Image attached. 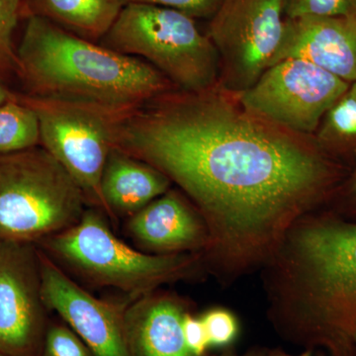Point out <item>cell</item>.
<instances>
[{
    "mask_svg": "<svg viewBox=\"0 0 356 356\" xmlns=\"http://www.w3.org/2000/svg\"><path fill=\"white\" fill-rule=\"evenodd\" d=\"M314 137L337 161L350 168L356 165V83L325 112Z\"/></svg>",
    "mask_w": 356,
    "mask_h": 356,
    "instance_id": "e0dca14e",
    "label": "cell"
},
{
    "mask_svg": "<svg viewBox=\"0 0 356 356\" xmlns=\"http://www.w3.org/2000/svg\"><path fill=\"white\" fill-rule=\"evenodd\" d=\"M355 346H356V332H355Z\"/></svg>",
    "mask_w": 356,
    "mask_h": 356,
    "instance_id": "f1b7e54d",
    "label": "cell"
},
{
    "mask_svg": "<svg viewBox=\"0 0 356 356\" xmlns=\"http://www.w3.org/2000/svg\"><path fill=\"white\" fill-rule=\"evenodd\" d=\"M188 303L156 290L126 306L125 325L132 356H194L185 343L184 320Z\"/></svg>",
    "mask_w": 356,
    "mask_h": 356,
    "instance_id": "5bb4252c",
    "label": "cell"
},
{
    "mask_svg": "<svg viewBox=\"0 0 356 356\" xmlns=\"http://www.w3.org/2000/svg\"><path fill=\"white\" fill-rule=\"evenodd\" d=\"M40 126L34 111L14 97L0 105V154L40 146Z\"/></svg>",
    "mask_w": 356,
    "mask_h": 356,
    "instance_id": "ac0fdd59",
    "label": "cell"
},
{
    "mask_svg": "<svg viewBox=\"0 0 356 356\" xmlns=\"http://www.w3.org/2000/svg\"><path fill=\"white\" fill-rule=\"evenodd\" d=\"M285 19L356 15V0H283Z\"/></svg>",
    "mask_w": 356,
    "mask_h": 356,
    "instance_id": "ffe728a7",
    "label": "cell"
},
{
    "mask_svg": "<svg viewBox=\"0 0 356 356\" xmlns=\"http://www.w3.org/2000/svg\"><path fill=\"white\" fill-rule=\"evenodd\" d=\"M210 348H226L240 334V323L235 314L225 307H213L200 316Z\"/></svg>",
    "mask_w": 356,
    "mask_h": 356,
    "instance_id": "44dd1931",
    "label": "cell"
},
{
    "mask_svg": "<svg viewBox=\"0 0 356 356\" xmlns=\"http://www.w3.org/2000/svg\"><path fill=\"white\" fill-rule=\"evenodd\" d=\"M172 181L153 165L113 149L102 178L107 215L133 216L172 188Z\"/></svg>",
    "mask_w": 356,
    "mask_h": 356,
    "instance_id": "9a60e30c",
    "label": "cell"
},
{
    "mask_svg": "<svg viewBox=\"0 0 356 356\" xmlns=\"http://www.w3.org/2000/svg\"><path fill=\"white\" fill-rule=\"evenodd\" d=\"M18 102L31 108L40 126V146L74 178L88 205L107 215L102 178L122 124L136 109H118L95 103L38 97L14 91ZM138 109V108H137Z\"/></svg>",
    "mask_w": 356,
    "mask_h": 356,
    "instance_id": "52a82bcc",
    "label": "cell"
},
{
    "mask_svg": "<svg viewBox=\"0 0 356 356\" xmlns=\"http://www.w3.org/2000/svg\"><path fill=\"white\" fill-rule=\"evenodd\" d=\"M24 0H0V83L8 84L18 76L17 48L13 36L22 20Z\"/></svg>",
    "mask_w": 356,
    "mask_h": 356,
    "instance_id": "d6986e66",
    "label": "cell"
},
{
    "mask_svg": "<svg viewBox=\"0 0 356 356\" xmlns=\"http://www.w3.org/2000/svg\"><path fill=\"white\" fill-rule=\"evenodd\" d=\"M283 0H224L208 37L218 53L219 83L231 92L250 88L271 65L284 28Z\"/></svg>",
    "mask_w": 356,
    "mask_h": 356,
    "instance_id": "ba28073f",
    "label": "cell"
},
{
    "mask_svg": "<svg viewBox=\"0 0 356 356\" xmlns=\"http://www.w3.org/2000/svg\"><path fill=\"white\" fill-rule=\"evenodd\" d=\"M286 58L308 60L346 83H356V15L285 19L273 65Z\"/></svg>",
    "mask_w": 356,
    "mask_h": 356,
    "instance_id": "4fadbf2b",
    "label": "cell"
},
{
    "mask_svg": "<svg viewBox=\"0 0 356 356\" xmlns=\"http://www.w3.org/2000/svg\"><path fill=\"white\" fill-rule=\"evenodd\" d=\"M127 232L149 254H203L209 245L205 220L179 189L170 188L129 217Z\"/></svg>",
    "mask_w": 356,
    "mask_h": 356,
    "instance_id": "7c38bea8",
    "label": "cell"
},
{
    "mask_svg": "<svg viewBox=\"0 0 356 356\" xmlns=\"http://www.w3.org/2000/svg\"><path fill=\"white\" fill-rule=\"evenodd\" d=\"M264 350H252L248 351V353H245V355H234V353H222V355H213V356H264ZM209 356V355H207Z\"/></svg>",
    "mask_w": 356,
    "mask_h": 356,
    "instance_id": "83f0119b",
    "label": "cell"
},
{
    "mask_svg": "<svg viewBox=\"0 0 356 356\" xmlns=\"http://www.w3.org/2000/svg\"><path fill=\"white\" fill-rule=\"evenodd\" d=\"M17 47L23 93L137 109L177 89L145 60L123 55L39 16L26 18Z\"/></svg>",
    "mask_w": 356,
    "mask_h": 356,
    "instance_id": "3957f363",
    "label": "cell"
},
{
    "mask_svg": "<svg viewBox=\"0 0 356 356\" xmlns=\"http://www.w3.org/2000/svg\"><path fill=\"white\" fill-rule=\"evenodd\" d=\"M86 196L43 147L0 154V242L37 245L76 225Z\"/></svg>",
    "mask_w": 356,
    "mask_h": 356,
    "instance_id": "5b68a950",
    "label": "cell"
},
{
    "mask_svg": "<svg viewBox=\"0 0 356 356\" xmlns=\"http://www.w3.org/2000/svg\"><path fill=\"white\" fill-rule=\"evenodd\" d=\"M102 214L86 209L76 225L37 245L91 282L116 288L134 299L205 273L202 254H153L135 250L112 233Z\"/></svg>",
    "mask_w": 356,
    "mask_h": 356,
    "instance_id": "277c9868",
    "label": "cell"
},
{
    "mask_svg": "<svg viewBox=\"0 0 356 356\" xmlns=\"http://www.w3.org/2000/svg\"><path fill=\"white\" fill-rule=\"evenodd\" d=\"M49 322L34 243L0 242V353L41 356Z\"/></svg>",
    "mask_w": 356,
    "mask_h": 356,
    "instance_id": "30bf717a",
    "label": "cell"
},
{
    "mask_svg": "<svg viewBox=\"0 0 356 356\" xmlns=\"http://www.w3.org/2000/svg\"><path fill=\"white\" fill-rule=\"evenodd\" d=\"M325 208L344 220L356 222V165L350 168Z\"/></svg>",
    "mask_w": 356,
    "mask_h": 356,
    "instance_id": "cb8c5ba5",
    "label": "cell"
},
{
    "mask_svg": "<svg viewBox=\"0 0 356 356\" xmlns=\"http://www.w3.org/2000/svg\"><path fill=\"white\" fill-rule=\"evenodd\" d=\"M14 90L0 83V105L13 98Z\"/></svg>",
    "mask_w": 356,
    "mask_h": 356,
    "instance_id": "4316f807",
    "label": "cell"
},
{
    "mask_svg": "<svg viewBox=\"0 0 356 356\" xmlns=\"http://www.w3.org/2000/svg\"><path fill=\"white\" fill-rule=\"evenodd\" d=\"M350 84L308 60L286 58L236 95L248 111L293 132L314 136L325 112Z\"/></svg>",
    "mask_w": 356,
    "mask_h": 356,
    "instance_id": "9c48e42d",
    "label": "cell"
},
{
    "mask_svg": "<svg viewBox=\"0 0 356 356\" xmlns=\"http://www.w3.org/2000/svg\"><path fill=\"white\" fill-rule=\"evenodd\" d=\"M102 44L123 55L144 58L179 90L196 92L219 83L214 44L194 18L175 9L126 4Z\"/></svg>",
    "mask_w": 356,
    "mask_h": 356,
    "instance_id": "8992f818",
    "label": "cell"
},
{
    "mask_svg": "<svg viewBox=\"0 0 356 356\" xmlns=\"http://www.w3.org/2000/svg\"><path fill=\"white\" fill-rule=\"evenodd\" d=\"M0 356H4L3 355H1V353H0Z\"/></svg>",
    "mask_w": 356,
    "mask_h": 356,
    "instance_id": "f546056e",
    "label": "cell"
},
{
    "mask_svg": "<svg viewBox=\"0 0 356 356\" xmlns=\"http://www.w3.org/2000/svg\"><path fill=\"white\" fill-rule=\"evenodd\" d=\"M39 261L47 309L55 311L95 356H132L126 332V306L89 294L41 250Z\"/></svg>",
    "mask_w": 356,
    "mask_h": 356,
    "instance_id": "8fae6325",
    "label": "cell"
},
{
    "mask_svg": "<svg viewBox=\"0 0 356 356\" xmlns=\"http://www.w3.org/2000/svg\"><path fill=\"white\" fill-rule=\"evenodd\" d=\"M114 149L153 165L197 208L209 229L206 273L224 285L261 269L350 170L314 136L248 111L220 83L145 103L123 122Z\"/></svg>",
    "mask_w": 356,
    "mask_h": 356,
    "instance_id": "6da1fadb",
    "label": "cell"
},
{
    "mask_svg": "<svg viewBox=\"0 0 356 356\" xmlns=\"http://www.w3.org/2000/svg\"><path fill=\"white\" fill-rule=\"evenodd\" d=\"M184 336L185 343L194 356H207L210 348L205 327L200 317H196L191 312L185 315L184 320Z\"/></svg>",
    "mask_w": 356,
    "mask_h": 356,
    "instance_id": "d4e9b609",
    "label": "cell"
},
{
    "mask_svg": "<svg viewBox=\"0 0 356 356\" xmlns=\"http://www.w3.org/2000/svg\"><path fill=\"white\" fill-rule=\"evenodd\" d=\"M41 356H95L65 323H50L44 336Z\"/></svg>",
    "mask_w": 356,
    "mask_h": 356,
    "instance_id": "7402d4cb",
    "label": "cell"
},
{
    "mask_svg": "<svg viewBox=\"0 0 356 356\" xmlns=\"http://www.w3.org/2000/svg\"><path fill=\"white\" fill-rule=\"evenodd\" d=\"M123 6L121 0H24L22 20L39 16L96 43L108 32Z\"/></svg>",
    "mask_w": 356,
    "mask_h": 356,
    "instance_id": "2e32d148",
    "label": "cell"
},
{
    "mask_svg": "<svg viewBox=\"0 0 356 356\" xmlns=\"http://www.w3.org/2000/svg\"><path fill=\"white\" fill-rule=\"evenodd\" d=\"M264 356H316L311 350H304L298 355H288L284 351L280 350H264Z\"/></svg>",
    "mask_w": 356,
    "mask_h": 356,
    "instance_id": "484cf974",
    "label": "cell"
},
{
    "mask_svg": "<svg viewBox=\"0 0 356 356\" xmlns=\"http://www.w3.org/2000/svg\"><path fill=\"white\" fill-rule=\"evenodd\" d=\"M261 270L278 336L316 356H356V222L327 208L304 215Z\"/></svg>",
    "mask_w": 356,
    "mask_h": 356,
    "instance_id": "7a4b0ae2",
    "label": "cell"
},
{
    "mask_svg": "<svg viewBox=\"0 0 356 356\" xmlns=\"http://www.w3.org/2000/svg\"><path fill=\"white\" fill-rule=\"evenodd\" d=\"M124 6L129 3L151 4L175 9L194 18H211L215 15L224 0H121Z\"/></svg>",
    "mask_w": 356,
    "mask_h": 356,
    "instance_id": "603a6c76",
    "label": "cell"
}]
</instances>
